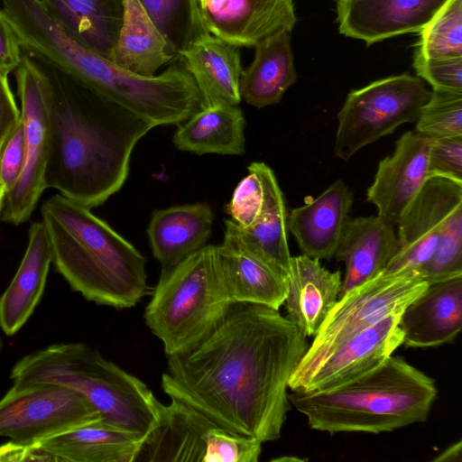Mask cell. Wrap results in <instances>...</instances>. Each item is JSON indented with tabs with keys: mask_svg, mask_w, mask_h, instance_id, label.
<instances>
[{
	"mask_svg": "<svg viewBox=\"0 0 462 462\" xmlns=\"http://www.w3.org/2000/svg\"><path fill=\"white\" fill-rule=\"evenodd\" d=\"M462 205V183L430 176L397 223V249L385 273L417 272L432 256L453 210Z\"/></svg>",
	"mask_w": 462,
	"mask_h": 462,
	"instance_id": "obj_12",
	"label": "cell"
},
{
	"mask_svg": "<svg viewBox=\"0 0 462 462\" xmlns=\"http://www.w3.org/2000/svg\"><path fill=\"white\" fill-rule=\"evenodd\" d=\"M245 127L244 113L238 106L201 108L179 125L173 143L180 151L199 155H241L245 152Z\"/></svg>",
	"mask_w": 462,
	"mask_h": 462,
	"instance_id": "obj_31",
	"label": "cell"
},
{
	"mask_svg": "<svg viewBox=\"0 0 462 462\" xmlns=\"http://www.w3.org/2000/svg\"><path fill=\"white\" fill-rule=\"evenodd\" d=\"M41 212L52 263L73 291L118 310L150 293L145 258L91 208L56 194Z\"/></svg>",
	"mask_w": 462,
	"mask_h": 462,
	"instance_id": "obj_4",
	"label": "cell"
},
{
	"mask_svg": "<svg viewBox=\"0 0 462 462\" xmlns=\"http://www.w3.org/2000/svg\"><path fill=\"white\" fill-rule=\"evenodd\" d=\"M22 45L9 19L0 10V71L5 74L15 70L22 61Z\"/></svg>",
	"mask_w": 462,
	"mask_h": 462,
	"instance_id": "obj_42",
	"label": "cell"
},
{
	"mask_svg": "<svg viewBox=\"0 0 462 462\" xmlns=\"http://www.w3.org/2000/svg\"><path fill=\"white\" fill-rule=\"evenodd\" d=\"M254 49L253 62L241 73L239 92L247 104L263 108L279 103L297 80L291 32L279 31Z\"/></svg>",
	"mask_w": 462,
	"mask_h": 462,
	"instance_id": "obj_28",
	"label": "cell"
},
{
	"mask_svg": "<svg viewBox=\"0 0 462 462\" xmlns=\"http://www.w3.org/2000/svg\"><path fill=\"white\" fill-rule=\"evenodd\" d=\"M413 68L433 90L462 94V56L428 59L414 53Z\"/></svg>",
	"mask_w": 462,
	"mask_h": 462,
	"instance_id": "obj_37",
	"label": "cell"
},
{
	"mask_svg": "<svg viewBox=\"0 0 462 462\" xmlns=\"http://www.w3.org/2000/svg\"><path fill=\"white\" fill-rule=\"evenodd\" d=\"M14 383H58L81 393L102 420L142 440L157 424L162 403L134 375L83 343L49 346L13 367Z\"/></svg>",
	"mask_w": 462,
	"mask_h": 462,
	"instance_id": "obj_6",
	"label": "cell"
},
{
	"mask_svg": "<svg viewBox=\"0 0 462 462\" xmlns=\"http://www.w3.org/2000/svg\"><path fill=\"white\" fill-rule=\"evenodd\" d=\"M308 347L279 310L235 302L201 341L167 356L162 388L217 426L274 441L291 406L290 377Z\"/></svg>",
	"mask_w": 462,
	"mask_h": 462,
	"instance_id": "obj_1",
	"label": "cell"
},
{
	"mask_svg": "<svg viewBox=\"0 0 462 462\" xmlns=\"http://www.w3.org/2000/svg\"><path fill=\"white\" fill-rule=\"evenodd\" d=\"M77 40L110 60L123 21V0H40Z\"/></svg>",
	"mask_w": 462,
	"mask_h": 462,
	"instance_id": "obj_29",
	"label": "cell"
},
{
	"mask_svg": "<svg viewBox=\"0 0 462 462\" xmlns=\"http://www.w3.org/2000/svg\"><path fill=\"white\" fill-rule=\"evenodd\" d=\"M448 0H337L341 34L367 46L402 34L420 32Z\"/></svg>",
	"mask_w": 462,
	"mask_h": 462,
	"instance_id": "obj_15",
	"label": "cell"
},
{
	"mask_svg": "<svg viewBox=\"0 0 462 462\" xmlns=\"http://www.w3.org/2000/svg\"><path fill=\"white\" fill-rule=\"evenodd\" d=\"M263 442L215 425L207 435L203 462H257Z\"/></svg>",
	"mask_w": 462,
	"mask_h": 462,
	"instance_id": "obj_36",
	"label": "cell"
},
{
	"mask_svg": "<svg viewBox=\"0 0 462 462\" xmlns=\"http://www.w3.org/2000/svg\"><path fill=\"white\" fill-rule=\"evenodd\" d=\"M177 60L194 79L201 108L238 106L243 71L239 47L207 33L180 52Z\"/></svg>",
	"mask_w": 462,
	"mask_h": 462,
	"instance_id": "obj_20",
	"label": "cell"
},
{
	"mask_svg": "<svg viewBox=\"0 0 462 462\" xmlns=\"http://www.w3.org/2000/svg\"><path fill=\"white\" fill-rule=\"evenodd\" d=\"M262 182L263 203L261 213L247 227L230 223L243 246L276 273L288 278L291 253L287 239V211L282 191L273 170L263 162L248 166Z\"/></svg>",
	"mask_w": 462,
	"mask_h": 462,
	"instance_id": "obj_21",
	"label": "cell"
},
{
	"mask_svg": "<svg viewBox=\"0 0 462 462\" xmlns=\"http://www.w3.org/2000/svg\"><path fill=\"white\" fill-rule=\"evenodd\" d=\"M218 245L220 267L233 303L259 304L279 310L288 291V278L250 254L239 241L230 220Z\"/></svg>",
	"mask_w": 462,
	"mask_h": 462,
	"instance_id": "obj_23",
	"label": "cell"
},
{
	"mask_svg": "<svg viewBox=\"0 0 462 462\" xmlns=\"http://www.w3.org/2000/svg\"><path fill=\"white\" fill-rule=\"evenodd\" d=\"M232 304L222 275L218 245H206L174 267L161 272L144 319L170 356L207 337Z\"/></svg>",
	"mask_w": 462,
	"mask_h": 462,
	"instance_id": "obj_7",
	"label": "cell"
},
{
	"mask_svg": "<svg viewBox=\"0 0 462 462\" xmlns=\"http://www.w3.org/2000/svg\"><path fill=\"white\" fill-rule=\"evenodd\" d=\"M415 131L432 137L462 136V94L432 90Z\"/></svg>",
	"mask_w": 462,
	"mask_h": 462,
	"instance_id": "obj_35",
	"label": "cell"
},
{
	"mask_svg": "<svg viewBox=\"0 0 462 462\" xmlns=\"http://www.w3.org/2000/svg\"><path fill=\"white\" fill-rule=\"evenodd\" d=\"M42 461L57 462L56 458L36 444L9 441L0 445V462Z\"/></svg>",
	"mask_w": 462,
	"mask_h": 462,
	"instance_id": "obj_43",
	"label": "cell"
},
{
	"mask_svg": "<svg viewBox=\"0 0 462 462\" xmlns=\"http://www.w3.org/2000/svg\"><path fill=\"white\" fill-rule=\"evenodd\" d=\"M396 249L394 225L378 215L349 217L334 255L346 266L338 298L383 272Z\"/></svg>",
	"mask_w": 462,
	"mask_h": 462,
	"instance_id": "obj_22",
	"label": "cell"
},
{
	"mask_svg": "<svg viewBox=\"0 0 462 462\" xmlns=\"http://www.w3.org/2000/svg\"><path fill=\"white\" fill-rule=\"evenodd\" d=\"M431 91L408 73L375 80L352 89L337 114L334 156L348 162L360 149L416 122Z\"/></svg>",
	"mask_w": 462,
	"mask_h": 462,
	"instance_id": "obj_9",
	"label": "cell"
},
{
	"mask_svg": "<svg viewBox=\"0 0 462 462\" xmlns=\"http://www.w3.org/2000/svg\"><path fill=\"white\" fill-rule=\"evenodd\" d=\"M14 26L23 49L154 126L180 125L201 109L195 81L180 64L153 77L131 73L77 40L40 1L26 5Z\"/></svg>",
	"mask_w": 462,
	"mask_h": 462,
	"instance_id": "obj_3",
	"label": "cell"
},
{
	"mask_svg": "<svg viewBox=\"0 0 462 462\" xmlns=\"http://www.w3.org/2000/svg\"><path fill=\"white\" fill-rule=\"evenodd\" d=\"M214 214L199 202L155 210L147 234L152 254L167 271L207 245Z\"/></svg>",
	"mask_w": 462,
	"mask_h": 462,
	"instance_id": "obj_25",
	"label": "cell"
},
{
	"mask_svg": "<svg viewBox=\"0 0 462 462\" xmlns=\"http://www.w3.org/2000/svg\"><path fill=\"white\" fill-rule=\"evenodd\" d=\"M52 263L50 239L42 222L32 224L20 266L0 298V327L12 336L32 314L43 293Z\"/></svg>",
	"mask_w": 462,
	"mask_h": 462,
	"instance_id": "obj_26",
	"label": "cell"
},
{
	"mask_svg": "<svg viewBox=\"0 0 462 462\" xmlns=\"http://www.w3.org/2000/svg\"><path fill=\"white\" fill-rule=\"evenodd\" d=\"M142 439L101 420L38 443L57 462H134Z\"/></svg>",
	"mask_w": 462,
	"mask_h": 462,
	"instance_id": "obj_27",
	"label": "cell"
},
{
	"mask_svg": "<svg viewBox=\"0 0 462 462\" xmlns=\"http://www.w3.org/2000/svg\"><path fill=\"white\" fill-rule=\"evenodd\" d=\"M415 54L445 58L462 56V0H448L419 32Z\"/></svg>",
	"mask_w": 462,
	"mask_h": 462,
	"instance_id": "obj_33",
	"label": "cell"
},
{
	"mask_svg": "<svg viewBox=\"0 0 462 462\" xmlns=\"http://www.w3.org/2000/svg\"><path fill=\"white\" fill-rule=\"evenodd\" d=\"M5 195H6V190L0 180V214L3 211Z\"/></svg>",
	"mask_w": 462,
	"mask_h": 462,
	"instance_id": "obj_45",
	"label": "cell"
},
{
	"mask_svg": "<svg viewBox=\"0 0 462 462\" xmlns=\"http://www.w3.org/2000/svg\"><path fill=\"white\" fill-rule=\"evenodd\" d=\"M402 312H393L351 337L328 356L292 391L332 387L379 365L402 345L403 334L399 327Z\"/></svg>",
	"mask_w": 462,
	"mask_h": 462,
	"instance_id": "obj_16",
	"label": "cell"
},
{
	"mask_svg": "<svg viewBox=\"0 0 462 462\" xmlns=\"http://www.w3.org/2000/svg\"><path fill=\"white\" fill-rule=\"evenodd\" d=\"M83 88L71 96L52 85L46 187L93 208L122 188L135 144L155 126Z\"/></svg>",
	"mask_w": 462,
	"mask_h": 462,
	"instance_id": "obj_2",
	"label": "cell"
},
{
	"mask_svg": "<svg viewBox=\"0 0 462 462\" xmlns=\"http://www.w3.org/2000/svg\"><path fill=\"white\" fill-rule=\"evenodd\" d=\"M437 394L431 377L392 355L337 385L291 391L289 400L311 430L378 434L425 421Z\"/></svg>",
	"mask_w": 462,
	"mask_h": 462,
	"instance_id": "obj_5",
	"label": "cell"
},
{
	"mask_svg": "<svg viewBox=\"0 0 462 462\" xmlns=\"http://www.w3.org/2000/svg\"><path fill=\"white\" fill-rule=\"evenodd\" d=\"M428 283L416 272H381L349 290L334 304L289 380V389L351 337L387 315L402 311Z\"/></svg>",
	"mask_w": 462,
	"mask_h": 462,
	"instance_id": "obj_8",
	"label": "cell"
},
{
	"mask_svg": "<svg viewBox=\"0 0 462 462\" xmlns=\"http://www.w3.org/2000/svg\"><path fill=\"white\" fill-rule=\"evenodd\" d=\"M164 37L175 60L193 42L208 33L196 0H138Z\"/></svg>",
	"mask_w": 462,
	"mask_h": 462,
	"instance_id": "obj_32",
	"label": "cell"
},
{
	"mask_svg": "<svg viewBox=\"0 0 462 462\" xmlns=\"http://www.w3.org/2000/svg\"><path fill=\"white\" fill-rule=\"evenodd\" d=\"M352 204V192L337 180L316 199L291 210L287 228L303 254L317 260L334 257Z\"/></svg>",
	"mask_w": 462,
	"mask_h": 462,
	"instance_id": "obj_19",
	"label": "cell"
},
{
	"mask_svg": "<svg viewBox=\"0 0 462 462\" xmlns=\"http://www.w3.org/2000/svg\"><path fill=\"white\" fill-rule=\"evenodd\" d=\"M263 190L258 175L252 170L236 187L232 198L226 205V212L241 227L252 225L261 213Z\"/></svg>",
	"mask_w": 462,
	"mask_h": 462,
	"instance_id": "obj_38",
	"label": "cell"
},
{
	"mask_svg": "<svg viewBox=\"0 0 462 462\" xmlns=\"http://www.w3.org/2000/svg\"><path fill=\"white\" fill-rule=\"evenodd\" d=\"M341 273L330 272L319 260L305 254L291 256L284 300L287 318L306 337H314L337 302Z\"/></svg>",
	"mask_w": 462,
	"mask_h": 462,
	"instance_id": "obj_24",
	"label": "cell"
},
{
	"mask_svg": "<svg viewBox=\"0 0 462 462\" xmlns=\"http://www.w3.org/2000/svg\"><path fill=\"white\" fill-rule=\"evenodd\" d=\"M14 71L24 133V165L18 182L5 195L2 213L5 222L20 225L31 217L47 189L52 83L36 63L25 56Z\"/></svg>",
	"mask_w": 462,
	"mask_h": 462,
	"instance_id": "obj_10",
	"label": "cell"
},
{
	"mask_svg": "<svg viewBox=\"0 0 462 462\" xmlns=\"http://www.w3.org/2000/svg\"><path fill=\"white\" fill-rule=\"evenodd\" d=\"M416 273L428 284L462 276V205L450 214L432 256Z\"/></svg>",
	"mask_w": 462,
	"mask_h": 462,
	"instance_id": "obj_34",
	"label": "cell"
},
{
	"mask_svg": "<svg viewBox=\"0 0 462 462\" xmlns=\"http://www.w3.org/2000/svg\"><path fill=\"white\" fill-rule=\"evenodd\" d=\"M101 420L81 393L58 383H14L0 400V437L21 444Z\"/></svg>",
	"mask_w": 462,
	"mask_h": 462,
	"instance_id": "obj_11",
	"label": "cell"
},
{
	"mask_svg": "<svg viewBox=\"0 0 462 462\" xmlns=\"http://www.w3.org/2000/svg\"><path fill=\"white\" fill-rule=\"evenodd\" d=\"M402 345L424 348L454 341L462 327V276L428 284L399 318Z\"/></svg>",
	"mask_w": 462,
	"mask_h": 462,
	"instance_id": "obj_17",
	"label": "cell"
},
{
	"mask_svg": "<svg viewBox=\"0 0 462 462\" xmlns=\"http://www.w3.org/2000/svg\"><path fill=\"white\" fill-rule=\"evenodd\" d=\"M162 403L155 427L141 443L134 462H203L208 430L217 425L176 399Z\"/></svg>",
	"mask_w": 462,
	"mask_h": 462,
	"instance_id": "obj_18",
	"label": "cell"
},
{
	"mask_svg": "<svg viewBox=\"0 0 462 462\" xmlns=\"http://www.w3.org/2000/svg\"><path fill=\"white\" fill-rule=\"evenodd\" d=\"M24 165V133L23 120L9 139L0 163V180L6 193L18 182Z\"/></svg>",
	"mask_w": 462,
	"mask_h": 462,
	"instance_id": "obj_40",
	"label": "cell"
},
{
	"mask_svg": "<svg viewBox=\"0 0 462 462\" xmlns=\"http://www.w3.org/2000/svg\"><path fill=\"white\" fill-rule=\"evenodd\" d=\"M208 33L239 48L254 47L297 23L295 0H196Z\"/></svg>",
	"mask_w": 462,
	"mask_h": 462,
	"instance_id": "obj_13",
	"label": "cell"
},
{
	"mask_svg": "<svg viewBox=\"0 0 462 462\" xmlns=\"http://www.w3.org/2000/svg\"><path fill=\"white\" fill-rule=\"evenodd\" d=\"M462 442L458 440L440 452L433 458L434 462H460L462 457Z\"/></svg>",
	"mask_w": 462,
	"mask_h": 462,
	"instance_id": "obj_44",
	"label": "cell"
},
{
	"mask_svg": "<svg viewBox=\"0 0 462 462\" xmlns=\"http://www.w3.org/2000/svg\"><path fill=\"white\" fill-rule=\"evenodd\" d=\"M431 136L408 131L395 143L392 155L381 160L366 200L377 215L396 226L429 178L428 156Z\"/></svg>",
	"mask_w": 462,
	"mask_h": 462,
	"instance_id": "obj_14",
	"label": "cell"
},
{
	"mask_svg": "<svg viewBox=\"0 0 462 462\" xmlns=\"http://www.w3.org/2000/svg\"><path fill=\"white\" fill-rule=\"evenodd\" d=\"M168 44L138 0H123V21L110 60L142 77L174 60Z\"/></svg>",
	"mask_w": 462,
	"mask_h": 462,
	"instance_id": "obj_30",
	"label": "cell"
},
{
	"mask_svg": "<svg viewBox=\"0 0 462 462\" xmlns=\"http://www.w3.org/2000/svg\"><path fill=\"white\" fill-rule=\"evenodd\" d=\"M428 173L462 183V136H431Z\"/></svg>",
	"mask_w": 462,
	"mask_h": 462,
	"instance_id": "obj_39",
	"label": "cell"
},
{
	"mask_svg": "<svg viewBox=\"0 0 462 462\" xmlns=\"http://www.w3.org/2000/svg\"><path fill=\"white\" fill-rule=\"evenodd\" d=\"M7 76L0 71V163L9 139L22 122L21 109L17 106Z\"/></svg>",
	"mask_w": 462,
	"mask_h": 462,
	"instance_id": "obj_41",
	"label": "cell"
}]
</instances>
